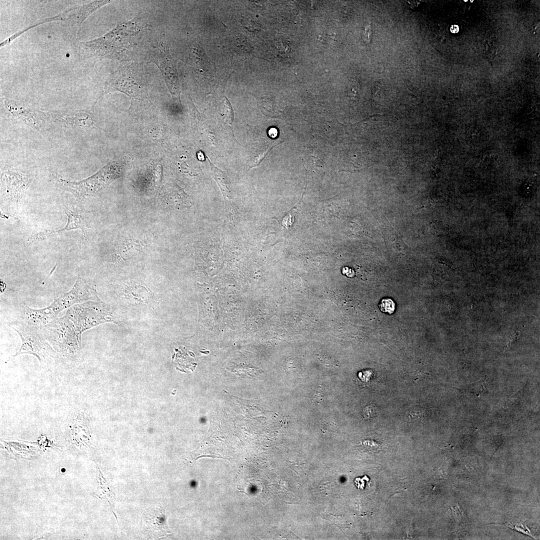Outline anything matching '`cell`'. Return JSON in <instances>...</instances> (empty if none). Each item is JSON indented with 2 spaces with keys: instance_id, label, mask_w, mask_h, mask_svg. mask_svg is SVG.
<instances>
[{
  "instance_id": "obj_7",
  "label": "cell",
  "mask_w": 540,
  "mask_h": 540,
  "mask_svg": "<svg viewBox=\"0 0 540 540\" xmlns=\"http://www.w3.org/2000/svg\"><path fill=\"white\" fill-rule=\"evenodd\" d=\"M50 120L62 126L73 128H90L94 121L92 114L83 110L49 112Z\"/></svg>"
},
{
  "instance_id": "obj_6",
  "label": "cell",
  "mask_w": 540,
  "mask_h": 540,
  "mask_svg": "<svg viewBox=\"0 0 540 540\" xmlns=\"http://www.w3.org/2000/svg\"><path fill=\"white\" fill-rule=\"evenodd\" d=\"M64 210L68 216L66 226L62 228L56 230H45L46 238H52L56 234L75 229L80 230L82 234V238H86L87 236V230L89 228V219L86 210L82 207L78 206H65Z\"/></svg>"
},
{
  "instance_id": "obj_12",
  "label": "cell",
  "mask_w": 540,
  "mask_h": 540,
  "mask_svg": "<svg viewBox=\"0 0 540 540\" xmlns=\"http://www.w3.org/2000/svg\"><path fill=\"white\" fill-rule=\"evenodd\" d=\"M378 409L374 404H370L364 407L362 410V416L364 419H370L374 418L377 414Z\"/></svg>"
},
{
  "instance_id": "obj_4",
  "label": "cell",
  "mask_w": 540,
  "mask_h": 540,
  "mask_svg": "<svg viewBox=\"0 0 540 540\" xmlns=\"http://www.w3.org/2000/svg\"><path fill=\"white\" fill-rule=\"evenodd\" d=\"M4 104L14 118L21 120L36 130H41L46 126V122L50 120L48 112L24 106L21 104L8 98L4 100Z\"/></svg>"
},
{
  "instance_id": "obj_2",
  "label": "cell",
  "mask_w": 540,
  "mask_h": 540,
  "mask_svg": "<svg viewBox=\"0 0 540 540\" xmlns=\"http://www.w3.org/2000/svg\"><path fill=\"white\" fill-rule=\"evenodd\" d=\"M94 299H98L94 288L79 277L70 291L55 300L49 306L41 310L26 308V318L30 324L42 326L54 318L66 308L84 300Z\"/></svg>"
},
{
  "instance_id": "obj_5",
  "label": "cell",
  "mask_w": 540,
  "mask_h": 540,
  "mask_svg": "<svg viewBox=\"0 0 540 540\" xmlns=\"http://www.w3.org/2000/svg\"><path fill=\"white\" fill-rule=\"evenodd\" d=\"M10 326L19 334L22 344L14 356L24 354H32L41 362L44 355V345L36 330L32 329V326L22 324H12Z\"/></svg>"
},
{
  "instance_id": "obj_10",
  "label": "cell",
  "mask_w": 540,
  "mask_h": 540,
  "mask_svg": "<svg viewBox=\"0 0 540 540\" xmlns=\"http://www.w3.org/2000/svg\"><path fill=\"white\" fill-rule=\"evenodd\" d=\"M210 166L212 176L217 182L223 194L225 202H228L232 198V190L230 183L226 174L214 166L207 157Z\"/></svg>"
},
{
  "instance_id": "obj_14",
  "label": "cell",
  "mask_w": 540,
  "mask_h": 540,
  "mask_svg": "<svg viewBox=\"0 0 540 540\" xmlns=\"http://www.w3.org/2000/svg\"><path fill=\"white\" fill-rule=\"evenodd\" d=\"M369 482V478L365 475L362 478H356L354 480L356 487L359 489L364 490L366 484Z\"/></svg>"
},
{
  "instance_id": "obj_8",
  "label": "cell",
  "mask_w": 540,
  "mask_h": 540,
  "mask_svg": "<svg viewBox=\"0 0 540 540\" xmlns=\"http://www.w3.org/2000/svg\"><path fill=\"white\" fill-rule=\"evenodd\" d=\"M1 176L6 186V192L9 198L18 202L26 190L30 178L24 174L12 170L4 171L2 174Z\"/></svg>"
},
{
  "instance_id": "obj_16",
  "label": "cell",
  "mask_w": 540,
  "mask_h": 540,
  "mask_svg": "<svg viewBox=\"0 0 540 540\" xmlns=\"http://www.w3.org/2000/svg\"><path fill=\"white\" fill-rule=\"evenodd\" d=\"M464 2H467V1H468V0H464Z\"/></svg>"
},
{
  "instance_id": "obj_13",
  "label": "cell",
  "mask_w": 540,
  "mask_h": 540,
  "mask_svg": "<svg viewBox=\"0 0 540 540\" xmlns=\"http://www.w3.org/2000/svg\"><path fill=\"white\" fill-rule=\"evenodd\" d=\"M362 444L364 448L372 452H378L381 448L380 444L374 440H364L362 442Z\"/></svg>"
},
{
  "instance_id": "obj_9",
  "label": "cell",
  "mask_w": 540,
  "mask_h": 540,
  "mask_svg": "<svg viewBox=\"0 0 540 540\" xmlns=\"http://www.w3.org/2000/svg\"><path fill=\"white\" fill-rule=\"evenodd\" d=\"M110 2L109 0L94 1L82 6L74 8L75 12L74 15H68L65 12L64 13L65 16L70 17L69 19L74 17L72 20H74L76 24L80 26L90 14L102 6Z\"/></svg>"
},
{
  "instance_id": "obj_11",
  "label": "cell",
  "mask_w": 540,
  "mask_h": 540,
  "mask_svg": "<svg viewBox=\"0 0 540 540\" xmlns=\"http://www.w3.org/2000/svg\"><path fill=\"white\" fill-rule=\"evenodd\" d=\"M378 306L382 312L388 314L393 313L395 310V304L394 302L390 298H384L378 304Z\"/></svg>"
},
{
  "instance_id": "obj_3",
  "label": "cell",
  "mask_w": 540,
  "mask_h": 540,
  "mask_svg": "<svg viewBox=\"0 0 540 540\" xmlns=\"http://www.w3.org/2000/svg\"><path fill=\"white\" fill-rule=\"evenodd\" d=\"M64 316L80 338L83 331L111 320L110 314L103 305L94 302L76 305L70 308Z\"/></svg>"
},
{
  "instance_id": "obj_15",
  "label": "cell",
  "mask_w": 540,
  "mask_h": 540,
  "mask_svg": "<svg viewBox=\"0 0 540 540\" xmlns=\"http://www.w3.org/2000/svg\"><path fill=\"white\" fill-rule=\"evenodd\" d=\"M450 30L452 33H457L459 32V27L457 25L452 26Z\"/></svg>"
},
{
  "instance_id": "obj_1",
  "label": "cell",
  "mask_w": 540,
  "mask_h": 540,
  "mask_svg": "<svg viewBox=\"0 0 540 540\" xmlns=\"http://www.w3.org/2000/svg\"><path fill=\"white\" fill-rule=\"evenodd\" d=\"M121 174L120 164L112 162L92 176L81 180H67L56 172L51 174V179L57 186L72 193L78 200L82 202L104 188Z\"/></svg>"
}]
</instances>
